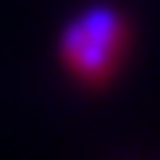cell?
<instances>
[{
    "instance_id": "1",
    "label": "cell",
    "mask_w": 160,
    "mask_h": 160,
    "mask_svg": "<svg viewBox=\"0 0 160 160\" xmlns=\"http://www.w3.org/2000/svg\"><path fill=\"white\" fill-rule=\"evenodd\" d=\"M131 30L116 6L92 3L65 21L59 33V59L77 83L101 89L119 74Z\"/></svg>"
}]
</instances>
